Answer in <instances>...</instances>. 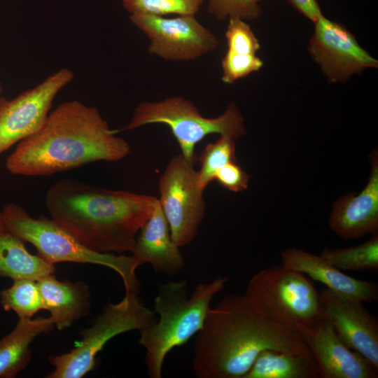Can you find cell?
Listing matches in <instances>:
<instances>
[{"label": "cell", "mask_w": 378, "mask_h": 378, "mask_svg": "<svg viewBox=\"0 0 378 378\" xmlns=\"http://www.w3.org/2000/svg\"><path fill=\"white\" fill-rule=\"evenodd\" d=\"M158 200L65 178L48 188L45 202L51 218L88 248L120 254L132 252Z\"/></svg>", "instance_id": "obj_3"}, {"label": "cell", "mask_w": 378, "mask_h": 378, "mask_svg": "<svg viewBox=\"0 0 378 378\" xmlns=\"http://www.w3.org/2000/svg\"><path fill=\"white\" fill-rule=\"evenodd\" d=\"M157 123L169 127L180 147L181 154L195 164L198 159L195 146L207 135L219 134L237 139L246 134L244 118L234 102L228 104L219 116L207 118L190 100L178 96L139 103L128 124L120 131Z\"/></svg>", "instance_id": "obj_6"}, {"label": "cell", "mask_w": 378, "mask_h": 378, "mask_svg": "<svg viewBox=\"0 0 378 378\" xmlns=\"http://www.w3.org/2000/svg\"><path fill=\"white\" fill-rule=\"evenodd\" d=\"M301 335L318 367L320 377H378V370L361 354L347 347L324 317Z\"/></svg>", "instance_id": "obj_14"}, {"label": "cell", "mask_w": 378, "mask_h": 378, "mask_svg": "<svg viewBox=\"0 0 378 378\" xmlns=\"http://www.w3.org/2000/svg\"><path fill=\"white\" fill-rule=\"evenodd\" d=\"M54 272V265L30 253L24 241L9 230L0 210V277L37 281Z\"/></svg>", "instance_id": "obj_20"}, {"label": "cell", "mask_w": 378, "mask_h": 378, "mask_svg": "<svg viewBox=\"0 0 378 378\" xmlns=\"http://www.w3.org/2000/svg\"><path fill=\"white\" fill-rule=\"evenodd\" d=\"M52 274L37 280L45 309L50 313L55 326L62 330L88 314L90 292L83 282L59 281Z\"/></svg>", "instance_id": "obj_18"}, {"label": "cell", "mask_w": 378, "mask_h": 378, "mask_svg": "<svg viewBox=\"0 0 378 378\" xmlns=\"http://www.w3.org/2000/svg\"><path fill=\"white\" fill-rule=\"evenodd\" d=\"M2 211L9 230L24 242L31 244L38 255L47 262L55 265L70 262L106 266L121 277L125 293H139L140 283L136 275L141 264L132 256L94 251L76 239L52 218H34L21 206L6 204Z\"/></svg>", "instance_id": "obj_5"}, {"label": "cell", "mask_w": 378, "mask_h": 378, "mask_svg": "<svg viewBox=\"0 0 378 378\" xmlns=\"http://www.w3.org/2000/svg\"><path fill=\"white\" fill-rule=\"evenodd\" d=\"M136 236L132 256L141 264H150L156 272L174 276L185 266L183 255L173 241L169 226L158 200Z\"/></svg>", "instance_id": "obj_17"}, {"label": "cell", "mask_w": 378, "mask_h": 378, "mask_svg": "<svg viewBox=\"0 0 378 378\" xmlns=\"http://www.w3.org/2000/svg\"><path fill=\"white\" fill-rule=\"evenodd\" d=\"M2 90H3V87H2V84H1V83L0 81V96H1V93H2Z\"/></svg>", "instance_id": "obj_31"}, {"label": "cell", "mask_w": 378, "mask_h": 378, "mask_svg": "<svg viewBox=\"0 0 378 378\" xmlns=\"http://www.w3.org/2000/svg\"><path fill=\"white\" fill-rule=\"evenodd\" d=\"M204 0H122L124 9L131 14L165 16L195 15Z\"/></svg>", "instance_id": "obj_25"}, {"label": "cell", "mask_w": 378, "mask_h": 378, "mask_svg": "<svg viewBox=\"0 0 378 378\" xmlns=\"http://www.w3.org/2000/svg\"><path fill=\"white\" fill-rule=\"evenodd\" d=\"M54 326L50 317H19L15 328L0 340V378H14L24 370L31 360V343Z\"/></svg>", "instance_id": "obj_19"}, {"label": "cell", "mask_w": 378, "mask_h": 378, "mask_svg": "<svg viewBox=\"0 0 378 378\" xmlns=\"http://www.w3.org/2000/svg\"><path fill=\"white\" fill-rule=\"evenodd\" d=\"M155 312L147 307L139 294L125 293L117 303H108L91 327L84 329L82 340L69 352L49 357L55 370L48 378H81L92 370L96 356L114 337L141 330L154 323Z\"/></svg>", "instance_id": "obj_8"}, {"label": "cell", "mask_w": 378, "mask_h": 378, "mask_svg": "<svg viewBox=\"0 0 378 378\" xmlns=\"http://www.w3.org/2000/svg\"><path fill=\"white\" fill-rule=\"evenodd\" d=\"M323 316L349 349L361 354L378 370V321L363 302L328 288L320 294Z\"/></svg>", "instance_id": "obj_13"}, {"label": "cell", "mask_w": 378, "mask_h": 378, "mask_svg": "<svg viewBox=\"0 0 378 378\" xmlns=\"http://www.w3.org/2000/svg\"><path fill=\"white\" fill-rule=\"evenodd\" d=\"M281 264L326 286L327 288L345 297L365 302L378 300V285L342 273L321 255L288 248L281 253Z\"/></svg>", "instance_id": "obj_16"}, {"label": "cell", "mask_w": 378, "mask_h": 378, "mask_svg": "<svg viewBox=\"0 0 378 378\" xmlns=\"http://www.w3.org/2000/svg\"><path fill=\"white\" fill-rule=\"evenodd\" d=\"M74 76L62 68L13 99L0 96V154L40 130L55 97Z\"/></svg>", "instance_id": "obj_12"}, {"label": "cell", "mask_w": 378, "mask_h": 378, "mask_svg": "<svg viewBox=\"0 0 378 378\" xmlns=\"http://www.w3.org/2000/svg\"><path fill=\"white\" fill-rule=\"evenodd\" d=\"M115 133L97 108L64 102L39 130L18 144L6 167L13 175L50 176L96 162L119 161L131 148Z\"/></svg>", "instance_id": "obj_2"}, {"label": "cell", "mask_w": 378, "mask_h": 378, "mask_svg": "<svg viewBox=\"0 0 378 378\" xmlns=\"http://www.w3.org/2000/svg\"><path fill=\"white\" fill-rule=\"evenodd\" d=\"M244 295L272 319L300 334L323 318L312 282L283 264L255 274Z\"/></svg>", "instance_id": "obj_7"}, {"label": "cell", "mask_w": 378, "mask_h": 378, "mask_svg": "<svg viewBox=\"0 0 378 378\" xmlns=\"http://www.w3.org/2000/svg\"><path fill=\"white\" fill-rule=\"evenodd\" d=\"M318 367L311 354L262 351L244 378H319Z\"/></svg>", "instance_id": "obj_21"}, {"label": "cell", "mask_w": 378, "mask_h": 378, "mask_svg": "<svg viewBox=\"0 0 378 378\" xmlns=\"http://www.w3.org/2000/svg\"><path fill=\"white\" fill-rule=\"evenodd\" d=\"M129 18L148 38V52L166 61L195 60L216 50L220 43L195 15L131 14Z\"/></svg>", "instance_id": "obj_10"}, {"label": "cell", "mask_w": 378, "mask_h": 378, "mask_svg": "<svg viewBox=\"0 0 378 378\" xmlns=\"http://www.w3.org/2000/svg\"><path fill=\"white\" fill-rule=\"evenodd\" d=\"M263 61L256 55H246L226 51L221 61V80L231 85L238 80L258 71Z\"/></svg>", "instance_id": "obj_28"}, {"label": "cell", "mask_w": 378, "mask_h": 378, "mask_svg": "<svg viewBox=\"0 0 378 378\" xmlns=\"http://www.w3.org/2000/svg\"><path fill=\"white\" fill-rule=\"evenodd\" d=\"M227 50L239 54L256 55L260 42L246 21L239 18L228 19L225 31Z\"/></svg>", "instance_id": "obj_27"}, {"label": "cell", "mask_w": 378, "mask_h": 378, "mask_svg": "<svg viewBox=\"0 0 378 378\" xmlns=\"http://www.w3.org/2000/svg\"><path fill=\"white\" fill-rule=\"evenodd\" d=\"M321 256L340 270H378V234L366 242L349 248H325Z\"/></svg>", "instance_id": "obj_22"}, {"label": "cell", "mask_w": 378, "mask_h": 378, "mask_svg": "<svg viewBox=\"0 0 378 378\" xmlns=\"http://www.w3.org/2000/svg\"><path fill=\"white\" fill-rule=\"evenodd\" d=\"M235 140L234 138L220 135L215 142L208 144L202 150L199 161L200 169L197 171V181L204 191L213 181L216 173L230 162H236Z\"/></svg>", "instance_id": "obj_24"}, {"label": "cell", "mask_w": 378, "mask_h": 378, "mask_svg": "<svg viewBox=\"0 0 378 378\" xmlns=\"http://www.w3.org/2000/svg\"><path fill=\"white\" fill-rule=\"evenodd\" d=\"M214 180L227 190L238 192L247 189L249 175L236 162H230L216 173Z\"/></svg>", "instance_id": "obj_29"}, {"label": "cell", "mask_w": 378, "mask_h": 378, "mask_svg": "<svg viewBox=\"0 0 378 378\" xmlns=\"http://www.w3.org/2000/svg\"><path fill=\"white\" fill-rule=\"evenodd\" d=\"M313 24L307 52L330 84L346 83L355 75L378 68V60L343 24L324 15Z\"/></svg>", "instance_id": "obj_11"}, {"label": "cell", "mask_w": 378, "mask_h": 378, "mask_svg": "<svg viewBox=\"0 0 378 378\" xmlns=\"http://www.w3.org/2000/svg\"><path fill=\"white\" fill-rule=\"evenodd\" d=\"M262 0H208L209 13L217 20L239 18L245 21L255 20L262 13Z\"/></svg>", "instance_id": "obj_26"}, {"label": "cell", "mask_w": 378, "mask_h": 378, "mask_svg": "<svg viewBox=\"0 0 378 378\" xmlns=\"http://www.w3.org/2000/svg\"><path fill=\"white\" fill-rule=\"evenodd\" d=\"M194 164L181 154L174 155L159 180V203L178 247L193 241L205 215L204 190Z\"/></svg>", "instance_id": "obj_9"}, {"label": "cell", "mask_w": 378, "mask_h": 378, "mask_svg": "<svg viewBox=\"0 0 378 378\" xmlns=\"http://www.w3.org/2000/svg\"><path fill=\"white\" fill-rule=\"evenodd\" d=\"M0 303L6 311H13L19 317L31 318L45 309L36 280H14L11 286L0 293Z\"/></svg>", "instance_id": "obj_23"}, {"label": "cell", "mask_w": 378, "mask_h": 378, "mask_svg": "<svg viewBox=\"0 0 378 378\" xmlns=\"http://www.w3.org/2000/svg\"><path fill=\"white\" fill-rule=\"evenodd\" d=\"M330 228L340 237L351 239L378 231V156H370V174L358 193L345 195L333 204Z\"/></svg>", "instance_id": "obj_15"}, {"label": "cell", "mask_w": 378, "mask_h": 378, "mask_svg": "<svg viewBox=\"0 0 378 378\" xmlns=\"http://www.w3.org/2000/svg\"><path fill=\"white\" fill-rule=\"evenodd\" d=\"M228 281L226 276H218L198 284L190 296L185 280L160 284L153 302L159 319L139 330V343L146 349L145 363L150 378H161L167 354L202 329L212 300Z\"/></svg>", "instance_id": "obj_4"}, {"label": "cell", "mask_w": 378, "mask_h": 378, "mask_svg": "<svg viewBox=\"0 0 378 378\" xmlns=\"http://www.w3.org/2000/svg\"><path fill=\"white\" fill-rule=\"evenodd\" d=\"M267 349L311 354L300 332L272 319L244 295H227L216 307H210L197 334L194 375L244 378L258 356Z\"/></svg>", "instance_id": "obj_1"}, {"label": "cell", "mask_w": 378, "mask_h": 378, "mask_svg": "<svg viewBox=\"0 0 378 378\" xmlns=\"http://www.w3.org/2000/svg\"><path fill=\"white\" fill-rule=\"evenodd\" d=\"M300 14L314 22L323 15L317 0H286Z\"/></svg>", "instance_id": "obj_30"}]
</instances>
